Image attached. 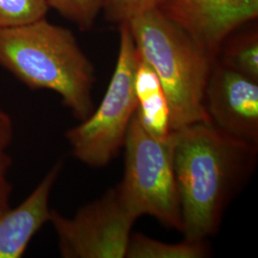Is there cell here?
I'll return each mask as SVG.
<instances>
[{
	"label": "cell",
	"instance_id": "cell-13",
	"mask_svg": "<svg viewBox=\"0 0 258 258\" xmlns=\"http://www.w3.org/2000/svg\"><path fill=\"white\" fill-rule=\"evenodd\" d=\"M15 125L9 113L0 106V212L11 208L13 184L10 171L13 159L10 149L14 142Z\"/></svg>",
	"mask_w": 258,
	"mask_h": 258
},
{
	"label": "cell",
	"instance_id": "cell-4",
	"mask_svg": "<svg viewBox=\"0 0 258 258\" xmlns=\"http://www.w3.org/2000/svg\"><path fill=\"white\" fill-rule=\"evenodd\" d=\"M122 148L124 173L116 186L126 209L136 219L149 215L181 232V202L170 138L162 142L151 137L134 113Z\"/></svg>",
	"mask_w": 258,
	"mask_h": 258
},
{
	"label": "cell",
	"instance_id": "cell-9",
	"mask_svg": "<svg viewBox=\"0 0 258 258\" xmlns=\"http://www.w3.org/2000/svg\"><path fill=\"white\" fill-rule=\"evenodd\" d=\"M61 169L62 162H58L23 202L0 212V258L22 257L34 236L50 221V196Z\"/></svg>",
	"mask_w": 258,
	"mask_h": 258
},
{
	"label": "cell",
	"instance_id": "cell-2",
	"mask_svg": "<svg viewBox=\"0 0 258 258\" xmlns=\"http://www.w3.org/2000/svg\"><path fill=\"white\" fill-rule=\"evenodd\" d=\"M0 66L32 90L56 93L79 121L95 109L94 65L74 34L46 18L0 28Z\"/></svg>",
	"mask_w": 258,
	"mask_h": 258
},
{
	"label": "cell",
	"instance_id": "cell-11",
	"mask_svg": "<svg viewBox=\"0 0 258 258\" xmlns=\"http://www.w3.org/2000/svg\"><path fill=\"white\" fill-rule=\"evenodd\" d=\"M239 30L225 40L216 59L222 64L258 82L257 29L241 33Z\"/></svg>",
	"mask_w": 258,
	"mask_h": 258
},
{
	"label": "cell",
	"instance_id": "cell-5",
	"mask_svg": "<svg viewBox=\"0 0 258 258\" xmlns=\"http://www.w3.org/2000/svg\"><path fill=\"white\" fill-rule=\"evenodd\" d=\"M119 31L118 58L102 102L65 133L75 158L91 167L106 166L119 154L138 106L134 80L141 56L128 25L120 24Z\"/></svg>",
	"mask_w": 258,
	"mask_h": 258
},
{
	"label": "cell",
	"instance_id": "cell-10",
	"mask_svg": "<svg viewBox=\"0 0 258 258\" xmlns=\"http://www.w3.org/2000/svg\"><path fill=\"white\" fill-rule=\"evenodd\" d=\"M211 249L206 240H188L180 243H165L142 233H132L126 256L128 258H203Z\"/></svg>",
	"mask_w": 258,
	"mask_h": 258
},
{
	"label": "cell",
	"instance_id": "cell-3",
	"mask_svg": "<svg viewBox=\"0 0 258 258\" xmlns=\"http://www.w3.org/2000/svg\"><path fill=\"white\" fill-rule=\"evenodd\" d=\"M126 24L139 54L162 83L172 131L196 122H211L204 93L215 59L159 9L142 14Z\"/></svg>",
	"mask_w": 258,
	"mask_h": 258
},
{
	"label": "cell",
	"instance_id": "cell-6",
	"mask_svg": "<svg viewBox=\"0 0 258 258\" xmlns=\"http://www.w3.org/2000/svg\"><path fill=\"white\" fill-rule=\"evenodd\" d=\"M137 219L120 199L117 186L81 208L72 218L51 211L60 255L64 258H123Z\"/></svg>",
	"mask_w": 258,
	"mask_h": 258
},
{
	"label": "cell",
	"instance_id": "cell-8",
	"mask_svg": "<svg viewBox=\"0 0 258 258\" xmlns=\"http://www.w3.org/2000/svg\"><path fill=\"white\" fill-rule=\"evenodd\" d=\"M213 125L258 146V82L215 59L204 93Z\"/></svg>",
	"mask_w": 258,
	"mask_h": 258
},
{
	"label": "cell",
	"instance_id": "cell-7",
	"mask_svg": "<svg viewBox=\"0 0 258 258\" xmlns=\"http://www.w3.org/2000/svg\"><path fill=\"white\" fill-rule=\"evenodd\" d=\"M216 59L225 40L258 18V0H166L159 8Z\"/></svg>",
	"mask_w": 258,
	"mask_h": 258
},
{
	"label": "cell",
	"instance_id": "cell-1",
	"mask_svg": "<svg viewBox=\"0 0 258 258\" xmlns=\"http://www.w3.org/2000/svg\"><path fill=\"white\" fill-rule=\"evenodd\" d=\"M183 228L188 240H207L221 225L225 210L247 184L258 146L213 125L196 122L170 136Z\"/></svg>",
	"mask_w": 258,
	"mask_h": 258
},
{
	"label": "cell",
	"instance_id": "cell-12",
	"mask_svg": "<svg viewBox=\"0 0 258 258\" xmlns=\"http://www.w3.org/2000/svg\"><path fill=\"white\" fill-rule=\"evenodd\" d=\"M136 116L143 128L156 140L167 142L171 134L170 111L163 87L136 96Z\"/></svg>",
	"mask_w": 258,
	"mask_h": 258
},
{
	"label": "cell",
	"instance_id": "cell-15",
	"mask_svg": "<svg viewBox=\"0 0 258 258\" xmlns=\"http://www.w3.org/2000/svg\"><path fill=\"white\" fill-rule=\"evenodd\" d=\"M49 9H54L72 21L82 31L94 26L102 12L101 0H45Z\"/></svg>",
	"mask_w": 258,
	"mask_h": 258
},
{
	"label": "cell",
	"instance_id": "cell-14",
	"mask_svg": "<svg viewBox=\"0 0 258 258\" xmlns=\"http://www.w3.org/2000/svg\"><path fill=\"white\" fill-rule=\"evenodd\" d=\"M45 0H0V28L14 27L46 18Z\"/></svg>",
	"mask_w": 258,
	"mask_h": 258
},
{
	"label": "cell",
	"instance_id": "cell-16",
	"mask_svg": "<svg viewBox=\"0 0 258 258\" xmlns=\"http://www.w3.org/2000/svg\"><path fill=\"white\" fill-rule=\"evenodd\" d=\"M105 19L115 24L131 19L152 10L159 9L166 0H101Z\"/></svg>",
	"mask_w": 258,
	"mask_h": 258
}]
</instances>
